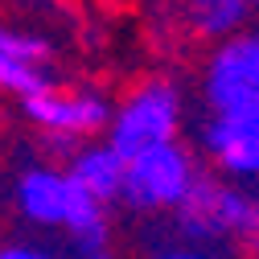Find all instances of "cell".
<instances>
[{
	"label": "cell",
	"instance_id": "1",
	"mask_svg": "<svg viewBox=\"0 0 259 259\" xmlns=\"http://www.w3.org/2000/svg\"><path fill=\"white\" fill-rule=\"evenodd\" d=\"M173 231L185 239L181 251L202 255L218 247H239L259 255V189L251 181L235 177H214L202 169V177L193 181L185 193V202L169 214Z\"/></svg>",
	"mask_w": 259,
	"mask_h": 259
},
{
	"label": "cell",
	"instance_id": "2",
	"mask_svg": "<svg viewBox=\"0 0 259 259\" xmlns=\"http://www.w3.org/2000/svg\"><path fill=\"white\" fill-rule=\"evenodd\" d=\"M198 177H202V165H198V152L189 144H181V140L152 144L136 156H127L119 206L132 210V214H144V218L173 214Z\"/></svg>",
	"mask_w": 259,
	"mask_h": 259
},
{
	"label": "cell",
	"instance_id": "3",
	"mask_svg": "<svg viewBox=\"0 0 259 259\" xmlns=\"http://www.w3.org/2000/svg\"><path fill=\"white\" fill-rule=\"evenodd\" d=\"M177 136H181V91L169 78H148L132 95H123L107 123V140L123 156H136Z\"/></svg>",
	"mask_w": 259,
	"mask_h": 259
},
{
	"label": "cell",
	"instance_id": "4",
	"mask_svg": "<svg viewBox=\"0 0 259 259\" xmlns=\"http://www.w3.org/2000/svg\"><path fill=\"white\" fill-rule=\"evenodd\" d=\"M202 99L210 115H239L259 107V33H239L222 37L202 70Z\"/></svg>",
	"mask_w": 259,
	"mask_h": 259
},
{
	"label": "cell",
	"instance_id": "5",
	"mask_svg": "<svg viewBox=\"0 0 259 259\" xmlns=\"http://www.w3.org/2000/svg\"><path fill=\"white\" fill-rule=\"evenodd\" d=\"M21 107L41 132H62L74 140H91V136L107 132L111 111H115V103L107 95L91 91V87H58V82L21 99Z\"/></svg>",
	"mask_w": 259,
	"mask_h": 259
},
{
	"label": "cell",
	"instance_id": "6",
	"mask_svg": "<svg viewBox=\"0 0 259 259\" xmlns=\"http://www.w3.org/2000/svg\"><path fill=\"white\" fill-rule=\"evenodd\" d=\"M202 152L222 177L259 185V107L239 115H210L202 127Z\"/></svg>",
	"mask_w": 259,
	"mask_h": 259
},
{
	"label": "cell",
	"instance_id": "7",
	"mask_svg": "<svg viewBox=\"0 0 259 259\" xmlns=\"http://www.w3.org/2000/svg\"><path fill=\"white\" fill-rule=\"evenodd\" d=\"M74 198H78V181L66 173V165H29L13 185L17 214L41 231H66Z\"/></svg>",
	"mask_w": 259,
	"mask_h": 259
},
{
	"label": "cell",
	"instance_id": "8",
	"mask_svg": "<svg viewBox=\"0 0 259 259\" xmlns=\"http://www.w3.org/2000/svg\"><path fill=\"white\" fill-rule=\"evenodd\" d=\"M54 82V54L41 37L0 25V91L29 99Z\"/></svg>",
	"mask_w": 259,
	"mask_h": 259
},
{
	"label": "cell",
	"instance_id": "9",
	"mask_svg": "<svg viewBox=\"0 0 259 259\" xmlns=\"http://www.w3.org/2000/svg\"><path fill=\"white\" fill-rule=\"evenodd\" d=\"M66 173L82 185V189H91L99 202H107V206H119V198H123V177H127V156L111 144V140H82L70 156H66Z\"/></svg>",
	"mask_w": 259,
	"mask_h": 259
},
{
	"label": "cell",
	"instance_id": "10",
	"mask_svg": "<svg viewBox=\"0 0 259 259\" xmlns=\"http://www.w3.org/2000/svg\"><path fill=\"white\" fill-rule=\"evenodd\" d=\"M251 13L255 9L247 5V0H185L189 25L198 29L202 37H210V41H222V37L239 33Z\"/></svg>",
	"mask_w": 259,
	"mask_h": 259
},
{
	"label": "cell",
	"instance_id": "11",
	"mask_svg": "<svg viewBox=\"0 0 259 259\" xmlns=\"http://www.w3.org/2000/svg\"><path fill=\"white\" fill-rule=\"evenodd\" d=\"M54 255V247H41V243H5L0 247V259H46Z\"/></svg>",
	"mask_w": 259,
	"mask_h": 259
},
{
	"label": "cell",
	"instance_id": "12",
	"mask_svg": "<svg viewBox=\"0 0 259 259\" xmlns=\"http://www.w3.org/2000/svg\"><path fill=\"white\" fill-rule=\"evenodd\" d=\"M247 5H251V9H255V13H259V0H247Z\"/></svg>",
	"mask_w": 259,
	"mask_h": 259
}]
</instances>
